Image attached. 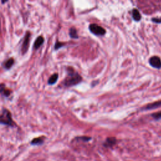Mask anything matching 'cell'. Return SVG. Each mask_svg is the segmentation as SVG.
<instances>
[{
    "instance_id": "18",
    "label": "cell",
    "mask_w": 161,
    "mask_h": 161,
    "mask_svg": "<svg viewBox=\"0 0 161 161\" xmlns=\"http://www.w3.org/2000/svg\"><path fill=\"white\" fill-rule=\"evenodd\" d=\"M8 1H1L2 3H6Z\"/></svg>"
},
{
    "instance_id": "3",
    "label": "cell",
    "mask_w": 161,
    "mask_h": 161,
    "mask_svg": "<svg viewBox=\"0 0 161 161\" xmlns=\"http://www.w3.org/2000/svg\"><path fill=\"white\" fill-rule=\"evenodd\" d=\"M89 28L90 31L96 35L101 36L104 35L106 33L105 30L101 26L97 25L96 24H91L89 25Z\"/></svg>"
},
{
    "instance_id": "14",
    "label": "cell",
    "mask_w": 161,
    "mask_h": 161,
    "mask_svg": "<svg viewBox=\"0 0 161 161\" xmlns=\"http://www.w3.org/2000/svg\"><path fill=\"white\" fill-rule=\"evenodd\" d=\"M43 142V137H38V138H34L31 141V143L32 145H40V144H42Z\"/></svg>"
},
{
    "instance_id": "11",
    "label": "cell",
    "mask_w": 161,
    "mask_h": 161,
    "mask_svg": "<svg viewBox=\"0 0 161 161\" xmlns=\"http://www.w3.org/2000/svg\"><path fill=\"white\" fill-rule=\"evenodd\" d=\"M132 16H133V18L136 21H138L141 19V15H140L139 11L136 9H133V11H132Z\"/></svg>"
},
{
    "instance_id": "2",
    "label": "cell",
    "mask_w": 161,
    "mask_h": 161,
    "mask_svg": "<svg viewBox=\"0 0 161 161\" xmlns=\"http://www.w3.org/2000/svg\"><path fill=\"white\" fill-rule=\"evenodd\" d=\"M0 124L9 126H14L15 125L11 112L6 108H3V111L0 113Z\"/></svg>"
},
{
    "instance_id": "12",
    "label": "cell",
    "mask_w": 161,
    "mask_h": 161,
    "mask_svg": "<svg viewBox=\"0 0 161 161\" xmlns=\"http://www.w3.org/2000/svg\"><path fill=\"white\" fill-rule=\"evenodd\" d=\"M69 35L72 38H78V35L76 29L74 27H72L69 30Z\"/></svg>"
},
{
    "instance_id": "17",
    "label": "cell",
    "mask_w": 161,
    "mask_h": 161,
    "mask_svg": "<svg viewBox=\"0 0 161 161\" xmlns=\"http://www.w3.org/2000/svg\"><path fill=\"white\" fill-rule=\"evenodd\" d=\"M153 22H155L156 23H161V18H154L152 19Z\"/></svg>"
},
{
    "instance_id": "16",
    "label": "cell",
    "mask_w": 161,
    "mask_h": 161,
    "mask_svg": "<svg viewBox=\"0 0 161 161\" xmlns=\"http://www.w3.org/2000/svg\"><path fill=\"white\" fill-rule=\"evenodd\" d=\"M64 45V43H61V42L57 41V42L55 43V50H57V49L60 48V47H63Z\"/></svg>"
},
{
    "instance_id": "8",
    "label": "cell",
    "mask_w": 161,
    "mask_h": 161,
    "mask_svg": "<svg viewBox=\"0 0 161 161\" xmlns=\"http://www.w3.org/2000/svg\"><path fill=\"white\" fill-rule=\"evenodd\" d=\"M11 92V90L6 89L4 84H0V93H1L4 96L8 97L10 95Z\"/></svg>"
},
{
    "instance_id": "4",
    "label": "cell",
    "mask_w": 161,
    "mask_h": 161,
    "mask_svg": "<svg viewBox=\"0 0 161 161\" xmlns=\"http://www.w3.org/2000/svg\"><path fill=\"white\" fill-rule=\"evenodd\" d=\"M30 33L29 31H26L24 38L23 44H22V47L21 48V50L23 54H25L28 49L29 43H30Z\"/></svg>"
},
{
    "instance_id": "1",
    "label": "cell",
    "mask_w": 161,
    "mask_h": 161,
    "mask_svg": "<svg viewBox=\"0 0 161 161\" xmlns=\"http://www.w3.org/2000/svg\"><path fill=\"white\" fill-rule=\"evenodd\" d=\"M67 75L63 82V85L65 87H70L75 86L82 80V77L80 74L76 72L73 68L69 67L67 68Z\"/></svg>"
},
{
    "instance_id": "5",
    "label": "cell",
    "mask_w": 161,
    "mask_h": 161,
    "mask_svg": "<svg viewBox=\"0 0 161 161\" xmlns=\"http://www.w3.org/2000/svg\"><path fill=\"white\" fill-rule=\"evenodd\" d=\"M149 64L152 67L154 68H156V69L161 68V60L157 56L152 57L149 59Z\"/></svg>"
},
{
    "instance_id": "13",
    "label": "cell",
    "mask_w": 161,
    "mask_h": 161,
    "mask_svg": "<svg viewBox=\"0 0 161 161\" xmlns=\"http://www.w3.org/2000/svg\"><path fill=\"white\" fill-rule=\"evenodd\" d=\"M116 142V139L114 138H108L106 142H105V145L106 146H108V147H109V146H112Z\"/></svg>"
},
{
    "instance_id": "10",
    "label": "cell",
    "mask_w": 161,
    "mask_h": 161,
    "mask_svg": "<svg viewBox=\"0 0 161 161\" xmlns=\"http://www.w3.org/2000/svg\"><path fill=\"white\" fill-rule=\"evenodd\" d=\"M58 78V74L55 73V74H52V75L49 77V79H48V84L49 85H53V84H54L57 82Z\"/></svg>"
},
{
    "instance_id": "7",
    "label": "cell",
    "mask_w": 161,
    "mask_h": 161,
    "mask_svg": "<svg viewBox=\"0 0 161 161\" xmlns=\"http://www.w3.org/2000/svg\"><path fill=\"white\" fill-rule=\"evenodd\" d=\"M43 43H44V38L42 36H39L36 38L35 42H34L33 48L36 50L39 48Z\"/></svg>"
},
{
    "instance_id": "6",
    "label": "cell",
    "mask_w": 161,
    "mask_h": 161,
    "mask_svg": "<svg viewBox=\"0 0 161 161\" xmlns=\"http://www.w3.org/2000/svg\"><path fill=\"white\" fill-rule=\"evenodd\" d=\"M160 107H161V100L147 104L145 107H144V108H143V110L153 109H156V108H160Z\"/></svg>"
},
{
    "instance_id": "9",
    "label": "cell",
    "mask_w": 161,
    "mask_h": 161,
    "mask_svg": "<svg viewBox=\"0 0 161 161\" xmlns=\"http://www.w3.org/2000/svg\"><path fill=\"white\" fill-rule=\"evenodd\" d=\"M14 60L13 58H8V60H6L4 63H3V67L6 69V70H8L14 64Z\"/></svg>"
},
{
    "instance_id": "15",
    "label": "cell",
    "mask_w": 161,
    "mask_h": 161,
    "mask_svg": "<svg viewBox=\"0 0 161 161\" xmlns=\"http://www.w3.org/2000/svg\"><path fill=\"white\" fill-rule=\"evenodd\" d=\"M152 116L153 118H154L155 119H161V111L153 113L152 114Z\"/></svg>"
}]
</instances>
